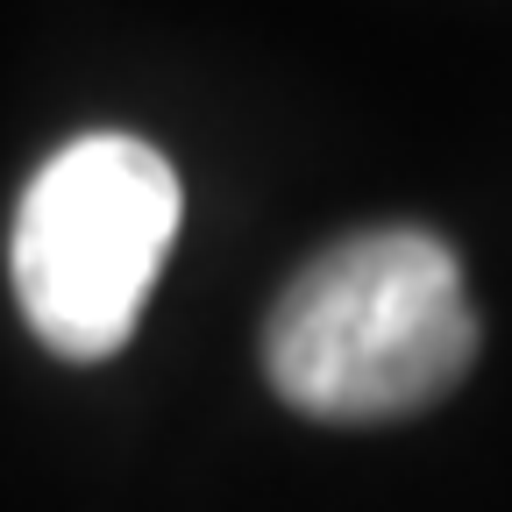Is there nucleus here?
<instances>
[{
    "label": "nucleus",
    "instance_id": "obj_1",
    "mask_svg": "<svg viewBox=\"0 0 512 512\" xmlns=\"http://www.w3.org/2000/svg\"><path fill=\"white\" fill-rule=\"evenodd\" d=\"M477 363V313L456 249L420 228H370L285 285L264 320V377L306 420L427 413Z\"/></svg>",
    "mask_w": 512,
    "mask_h": 512
},
{
    "label": "nucleus",
    "instance_id": "obj_2",
    "mask_svg": "<svg viewBox=\"0 0 512 512\" xmlns=\"http://www.w3.org/2000/svg\"><path fill=\"white\" fill-rule=\"evenodd\" d=\"M178 207V171L143 136H79L29 178L8 271L50 356L107 363L128 349Z\"/></svg>",
    "mask_w": 512,
    "mask_h": 512
}]
</instances>
